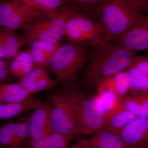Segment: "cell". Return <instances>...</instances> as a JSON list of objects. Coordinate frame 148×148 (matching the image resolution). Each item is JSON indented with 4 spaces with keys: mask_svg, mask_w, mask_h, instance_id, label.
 I'll list each match as a JSON object with an SVG mask.
<instances>
[{
    "mask_svg": "<svg viewBox=\"0 0 148 148\" xmlns=\"http://www.w3.org/2000/svg\"><path fill=\"white\" fill-rule=\"evenodd\" d=\"M92 48L78 85L87 92L109 77L127 69L137 56L135 51L114 42H106Z\"/></svg>",
    "mask_w": 148,
    "mask_h": 148,
    "instance_id": "6da1fadb",
    "label": "cell"
},
{
    "mask_svg": "<svg viewBox=\"0 0 148 148\" xmlns=\"http://www.w3.org/2000/svg\"><path fill=\"white\" fill-rule=\"evenodd\" d=\"M61 94L73 113L79 134L92 135L105 128L104 112L97 94L83 90L76 83L65 86Z\"/></svg>",
    "mask_w": 148,
    "mask_h": 148,
    "instance_id": "7a4b0ae2",
    "label": "cell"
},
{
    "mask_svg": "<svg viewBox=\"0 0 148 148\" xmlns=\"http://www.w3.org/2000/svg\"><path fill=\"white\" fill-rule=\"evenodd\" d=\"M89 47L67 39L51 56L46 69L54 75L60 84H75L90 58Z\"/></svg>",
    "mask_w": 148,
    "mask_h": 148,
    "instance_id": "3957f363",
    "label": "cell"
},
{
    "mask_svg": "<svg viewBox=\"0 0 148 148\" xmlns=\"http://www.w3.org/2000/svg\"><path fill=\"white\" fill-rule=\"evenodd\" d=\"M94 13L102 27L104 40L108 42L119 39L147 15L121 3L103 0Z\"/></svg>",
    "mask_w": 148,
    "mask_h": 148,
    "instance_id": "277c9868",
    "label": "cell"
},
{
    "mask_svg": "<svg viewBox=\"0 0 148 148\" xmlns=\"http://www.w3.org/2000/svg\"><path fill=\"white\" fill-rule=\"evenodd\" d=\"M79 10L67 3L58 11L43 12L23 29L26 43L34 40L52 44L61 42L65 36L67 21Z\"/></svg>",
    "mask_w": 148,
    "mask_h": 148,
    "instance_id": "5b68a950",
    "label": "cell"
},
{
    "mask_svg": "<svg viewBox=\"0 0 148 148\" xmlns=\"http://www.w3.org/2000/svg\"><path fill=\"white\" fill-rule=\"evenodd\" d=\"M65 36L67 39L92 47L106 42L101 24L80 10L67 21Z\"/></svg>",
    "mask_w": 148,
    "mask_h": 148,
    "instance_id": "8992f818",
    "label": "cell"
},
{
    "mask_svg": "<svg viewBox=\"0 0 148 148\" xmlns=\"http://www.w3.org/2000/svg\"><path fill=\"white\" fill-rule=\"evenodd\" d=\"M42 13L18 0L0 1V26L23 29Z\"/></svg>",
    "mask_w": 148,
    "mask_h": 148,
    "instance_id": "52a82bcc",
    "label": "cell"
},
{
    "mask_svg": "<svg viewBox=\"0 0 148 148\" xmlns=\"http://www.w3.org/2000/svg\"><path fill=\"white\" fill-rule=\"evenodd\" d=\"M51 116V131L73 139L79 134L75 118L63 95H53Z\"/></svg>",
    "mask_w": 148,
    "mask_h": 148,
    "instance_id": "ba28073f",
    "label": "cell"
},
{
    "mask_svg": "<svg viewBox=\"0 0 148 148\" xmlns=\"http://www.w3.org/2000/svg\"><path fill=\"white\" fill-rule=\"evenodd\" d=\"M52 103L51 98L40 101L29 121V136L32 140L40 139L52 132L51 116Z\"/></svg>",
    "mask_w": 148,
    "mask_h": 148,
    "instance_id": "9c48e42d",
    "label": "cell"
},
{
    "mask_svg": "<svg viewBox=\"0 0 148 148\" xmlns=\"http://www.w3.org/2000/svg\"><path fill=\"white\" fill-rule=\"evenodd\" d=\"M119 135L130 148H148V116L135 118Z\"/></svg>",
    "mask_w": 148,
    "mask_h": 148,
    "instance_id": "30bf717a",
    "label": "cell"
},
{
    "mask_svg": "<svg viewBox=\"0 0 148 148\" xmlns=\"http://www.w3.org/2000/svg\"><path fill=\"white\" fill-rule=\"evenodd\" d=\"M136 52L148 49V14L129 32L114 41Z\"/></svg>",
    "mask_w": 148,
    "mask_h": 148,
    "instance_id": "8fae6325",
    "label": "cell"
},
{
    "mask_svg": "<svg viewBox=\"0 0 148 148\" xmlns=\"http://www.w3.org/2000/svg\"><path fill=\"white\" fill-rule=\"evenodd\" d=\"M130 88V79L126 70L104 80L96 87V93L110 91L121 99L129 95Z\"/></svg>",
    "mask_w": 148,
    "mask_h": 148,
    "instance_id": "7c38bea8",
    "label": "cell"
},
{
    "mask_svg": "<svg viewBox=\"0 0 148 148\" xmlns=\"http://www.w3.org/2000/svg\"><path fill=\"white\" fill-rule=\"evenodd\" d=\"M136 117L126 110L117 107L115 109L104 114L103 126L107 130L119 135L130 122Z\"/></svg>",
    "mask_w": 148,
    "mask_h": 148,
    "instance_id": "4fadbf2b",
    "label": "cell"
},
{
    "mask_svg": "<svg viewBox=\"0 0 148 148\" xmlns=\"http://www.w3.org/2000/svg\"><path fill=\"white\" fill-rule=\"evenodd\" d=\"M117 107L126 110L136 117L148 116V92L129 94L120 99Z\"/></svg>",
    "mask_w": 148,
    "mask_h": 148,
    "instance_id": "5bb4252c",
    "label": "cell"
},
{
    "mask_svg": "<svg viewBox=\"0 0 148 148\" xmlns=\"http://www.w3.org/2000/svg\"><path fill=\"white\" fill-rule=\"evenodd\" d=\"M26 43L24 36L19 34L14 30L5 28L4 45L0 50V58L5 59L8 61L13 60Z\"/></svg>",
    "mask_w": 148,
    "mask_h": 148,
    "instance_id": "9a60e30c",
    "label": "cell"
},
{
    "mask_svg": "<svg viewBox=\"0 0 148 148\" xmlns=\"http://www.w3.org/2000/svg\"><path fill=\"white\" fill-rule=\"evenodd\" d=\"M40 102L38 98L31 96L21 102L1 104L0 106V120L10 119L34 110Z\"/></svg>",
    "mask_w": 148,
    "mask_h": 148,
    "instance_id": "2e32d148",
    "label": "cell"
},
{
    "mask_svg": "<svg viewBox=\"0 0 148 148\" xmlns=\"http://www.w3.org/2000/svg\"><path fill=\"white\" fill-rule=\"evenodd\" d=\"M88 141L93 148H130L118 134L105 128L92 135Z\"/></svg>",
    "mask_w": 148,
    "mask_h": 148,
    "instance_id": "e0dca14e",
    "label": "cell"
},
{
    "mask_svg": "<svg viewBox=\"0 0 148 148\" xmlns=\"http://www.w3.org/2000/svg\"><path fill=\"white\" fill-rule=\"evenodd\" d=\"M35 66L36 65L29 49L18 53L12 60L10 69L12 75L19 80L36 68Z\"/></svg>",
    "mask_w": 148,
    "mask_h": 148,
    "instance_id": "ac0fdd59",
    "label": "cell"
},
{
    "mask_svg": "<svg viewBox=\"0 0 148 148\" xmlns=\"http://www.w3.org/2000/svg\"><path fill=\"white\" fill-rule=\"evenodd\" d=\"M73 139L52 132L44 138L32 140L24 148H69Z\"/></svg>",
    "mask_w": 148,
    "mask_h": 148,
    "instance_id": "d6986e66",
    "label": "cell"
},
{
    "mask_svg": "<svg viewBox=\"0 0 148 148\" xmlns=\"http://www.w3.org/2000/svg\"><path fill=\"white\" fill-rule=\"evenodd\" d=\"M31 96L18 83L0 85V100L2 102L18 103Z\"/></svg>",
    "mask_w": 148,
    "mask_h": 148,
    "instance_id": "ffe728a7",
    "label": "cell"
},
{
    "mask_svg": "<svg viewBox=\"0 0 148 148\" xmlns=\"http://www.w3.org/2000/svg\"><path fill=\"white\" fill-rule=\"evenodd\" d=\"M46 13L58 11L67 4V0H18Z\"/></svg>",
    "mask_w": 148,
    "mask_h": 148,
    "instance_id": "44dd1931",
    "label": "cell"
},
{
    "mask_svg": "<svg viewBox=\"0 0 148 148\" xmlns=\"http://www.w3.org/2000/svg\"><path fill=\"white\" fill-rule=\"evenodd\" d=\"M127 71L130 79L129 94L148 92V77L141 74L133 67H128Z\"/></svg>",
    "mask_w": 148,
    "mask_h": 148,
    "instance_id": "7402d4cb",
    "label": "cell"
},
{
    "mask_svg": "<svg viewBox=\"0 0 148 148\" xmlns=\"http://www.w3.org/2000/svg\"><path fill=\"white\" fill-rule=\"evenodd\" d=\"M29 120L9 123L7 125L13 131L15 138L14 148H18L29 136Z\"/></svg>",
    "mask_w": 148,
    "mask_h": 148,
    "instance_id": "603a6c76",
    "label": "cell"
},
{
    "mask_svg": "<svg viewBox=\"0 0 148 148\" xmlns=\"http://www.w3.org/2000/svg\"><path fill=\"white\" fill-rule=\"evenodd\" d=\"M60 84L56 79L52 78L48 75H46L33 84L28 86L24 89L30 95L43 90H50Z\"/></svg>",
    "mask_w": 148,
    "mask_h": 148,
    "instance_id": "cb8c5ba5",
    "label": "cell"
},
{
    "mask_svg": "<svg viewBox=\"0 0 148 148\" xmlns=\"http://www.w3.org/2000/svg\"><path fill=\"white\" fill-rule=\"evenodd\" d=\"M96 94L98 95L104 113L117 107L120 99L112 92L106 91Z\"/></svg>",
    "mask_w": 148,
    "mask_h": 148,
    "instance_id": "d4e9b609",
    "label": "cell"
},
{
    "mask_svg": "<svg viewBox=\"0 0 148 148\" xmlns=\"http://www.w3.org/2000/svg\"><path fill=\"white\" fill-rule=\"evenodd\" d=\"M47 74L46 69L40 66H37L30 73L19 80L18 83L24 88Z\"/></svg>",
    "mask_w": 148,
    "mask_h": 148,
    "instance_id": "484cf974",
    "label": "cell"
},
{
    "mask_svg": "<svg viewBox=\"0 0 148 148\" xmlns=\"http://www.w3.org/2000/svg\"><path fill=\"white\" fill-rule=\"evenodd\" d=\"M101 0H67V3L74 6L85 13H94Z\"/></svg>",
    "mask_w": 148,
    "mask_h": 148,
    "instance_id": "4316f807",
    "label": "cell"
},
{
    "mask_svg": "<svg viewBox=\"0 0 148 148\" xmlns=\"http://www.w3.org/2000/svg\"><path fill=\"white\" fill-rule=\"evenodd\" d=\"M29 49H35L45 51L52 55L61 45V42L50 43L42 41L34 40L26 43Z\"/></svg>",
    "mask_w": 148,
    "mask_h": 148,
    "instance_id": "83f0119b",
    "label": "cell"
},
{
    "mask_svg": "<svg viewBox=\"0 0 148 148\" xmlns=\"http://www.w3.org/2000/svg\"><path fill=\"white\" fill-rule=\"evenodd\" d=\"M121 3L133 9L148 14V0H103Z\"/></svg>",
    "mask_w": 148,
    "mask_h": 148,
    "instance_id": "f1b7e54d",
    "label": "cell"
},
{
    "mask_svg": "<svg viewBox=\"0 0 148 148\" xmlns=\"http://www.w3.org/2000/svg\"><path fill=\"white\" fill-rule=\"evenodd\" d=\"M29 49L34 58L36 65L46 69L52 55L37 49Z\"/></svg>",
    "mask_w": 148,
    "mask_h": 148,
    "instance_id": "f546056e",
    "label": "cell"
},
{
    "mask_svg": "<svg viewBox=\"0 0 148 148\" xmlns=\"http://www.w3.org/2000/svg\"><path fill=\"white\" fill-rule=\"evenodd\" d=\"M129 67L135 68L141 74L148 77V56H137L132 60Z\"/></svg>",
    "mask_w": 148,
    "mask_h": 148,
    "instance_id": "4dcf8cb0",
    "label": "cell"
},
{
    "mask_svg": "<svg viewBox=\"0 0 148 148\" xmlns=\"http://www.w3.org/2000/svg\"><path fill=\"white\" fill-rule=\"evenodd\" d=\"M69 148H93L89 143L88 139L78 138Z\"/></svg>",
    "mask_w": 148,
    "mask_h": 148,
    "instance_id": "1f68e13d",
    "label": "cell"
},
{
    "mask_svg": "<svg viewBox=\"0 0 148 148\" xmlns=\"http://www.w3.org/2000/svg\"><path fill=\"white\" fill-rule=\"evenodd\" d=\"M5 35V28L1 27H0V50L2 49L4 45Z\"/></svg>",
    "mask_w": 148,
    "mask_h": 148,
    "instance_id": "d6a6232c",
    "label": "cell"
},
{
    "mask_svg": "<svg viewBox=\"0 0 148 148\" xmlns=\"http://www.w3.org/2000/svg\"><path fill=\"white\" fill-rule=\"evenodd\" d=\"M0 148H3V147L1 145H0Z\"/></svg>",
    "mask_w": 148,
    "mask_h": 148,
    "instance_id": "836d02e7",
    "label": "cell"
},
{
    "mask_svg": "<svg viewBox=\"0 0 148 148\" xmlns=\"http://www.w3.org/2000/svg\"><path fill=\"white\" fill-rule=\"evenodd\" d=\"M1 103H2V102H1V100H0V106H1Z\"/></svg>",
    "mask_w": 148,
    "mask_h": 148,
    "instance_id": "e575fe53",
    "label": "cell"
},
{
    "mask_svg": "<svg viewBox=\"0 0 148 148\" xmlns=\"http://www.w3.org/2000/svg\"></svg>",
    "mask_w": 148,
    "mask_h": 148,
    "instance_id": "d590c367",
    "label": "cell"
}]
</instances>
